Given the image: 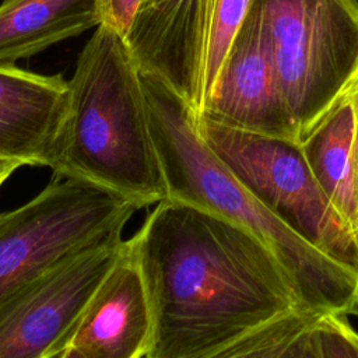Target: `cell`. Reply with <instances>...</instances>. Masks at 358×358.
Wrapping results in <instances>:
<instances>
[{"mask_svg": "<svg viewBox=\"0 0 358 358\" xmlns=\"http://www.w3.org/2000/svg\"><path fill=\"white\" fill-rule=\"evenodd\" d=\"M127 242L151 310L144 358H196L303 308L255 235L196 204L161 200Z\"/></svg>", "mask_w": 358, "mask_h": 358, "instance_id": "cell-1", "label": "cell"}, {"mask_svg": "<svg viewBox=\"0 0 358 358\" xmlns=\"http://www.w3.org/2000/svg\"><path fill=\"white\" fill-rule=\"evenodd\" d=\"M140 83L168 197L207 208L255 235L280 262L303 308L320 316L358 315V274L289 229L246 189L204 141L197 115L168 84L144 71Z\"/></svg>", "mask_w": 358, "mask_h": 358, "instance_id": "cell-2", "label": "cell"}, {"mask_svg": "<svg viewBox=\"0 0 358 358\" xmlns=\"http://www.w3.org/2000/svg\"><path fill=\"white\" fill-rule=\"evenodd\" d=\"M67 106L48 168L134 203L168 197L140 71L124 36L99 24L67 81Z\"/></svg>", "mask_w": 358, "mask_h": 358, "instance_id": "cell-3", "label": "cell"}, {"mask_svg": "<svg viewBox=\"0 0 358 358\" xmlns=\"http://www.w3.org/2000/svg\"><path fill=\"white\" fill-rule=\"evenodd\" d=\"M298 141L345 92L358 71V0H252Z\"/></svg>", "mask_w": 358, "mask_h": 358, "instance_id": "cell-4", "label": "cell"}, {"mask_svg": "<svg viewBox=\"0 0 358 358\" xmlns=\"http://www.w3.org/2000/svg\"><path fill=\"white\" fill-rule=\"evenodd\" d=\"M134 203L53 176L36 196L0 213V305L67 257L122 236Z\"/></svg>", "mask_w": 358, "mask_h": 358, "instance_id": "cell-5", "label": "cell"}, {"mask_svg": "<svg viewBox=\"0 0 358 358\" xmlns=\"http://www.w3.org/2000/svg\"><path fill=\"white\" fill-rule=\"evenodd\" d=\"M197 127L214 154L280 221L358 274V238L320 189L298 141L231 129L201 116Z\"/></svg>", "mask_w": 358, "mask_h": 358, "instance_id": "cell-6", "label": "cell"}, {"mask_svg": "<svg viewBox=\"0 0 358 358\" xmlns=\"http://www.w3.org/2000/svg\"><path fill=\"white\" fill-rule=\"evenodd\" d=\"M123 242L116 236L60 262L0 305V358H55L67 347Z\"/></svg>", "mask_w": 358, "mask_h": 358, "instance_id": "cell-7", "label": "cell"}, {"mask_svg": "<svg viewBox=\"0 0 358 358\" xmlns=\"http://www.w3.org/2000/svg\"><path fill=\"white\" fill-rule=\"evenodd\" d=\"M199 116L231 129L298 141V127L252 1Z\"/></svg>", "mask_w": 358, "mask_h": 358, "instance_id": "cell-8", "label": "cell"}, {"mask_svg": "<svg viewBox=\"0 0 358 358\" xmlns=\"http://www.w3.org/2000/svg\"><path fill=\"white\" fill-rule=\"evenodd\" d=\"M126 41L138 70L159 77L199 116L204 103L206 0H140Z\"/></svg>", "mask_w": 358, "mask_h": 358, "instance_id": "cell-9", "label": "cell"}, {"mask_svg": "<svg viewBox=\"0 0 358 358\" xmlns=\"http://www.w3.org/2000/svg\"><path fill=\"white\" fill-rule=\"evenodd\" d=\"M144 281L123 239L115 262L90 296L67 345L85 358H144L151 340Z\"/></svg>", "mask_w": 358, "mask_h": 358, "instance_id": "cell-10", "label": "cell"}, {"mask_svg": "<svg viewBox=\"0 0 358 358\" xmlns=\"http://www.w3.org/2000/svg\"><path fill=\"white\" fill-rule=\"evenodd\" d=\"M67 81L0 67V155L48 166L67 106Z\"/></svg>", "mask_w": 358, "mask_h": 358, "instance_id": "cell-11", "label": "cell"}, {"mask_svg": "<svg viewBox=\"0 0 358 358\" xmlns=\"http://www.w3.org/2000/svg\"><path fill=\"white\" fill-rule=\"evenodd\" d=\"M99 24V0H3L0 67L15 66Z\"/></svg>", "mask_w": 358, "mask_h": 358, "instance_id": "cell-12", "label": "cell"}, {"mask_svg": "<svg viewBox=\"0 0 358 358\" xmlns=\"http://www.w3.org/2000/svg\"><path fill=\"white\" fill-rule=\"evenodd\" d=\"M352 140L354 109L344 92L299 144L327 200L358 238V190Z\"/></svg>", "mask_w": 358, "mask_h": 358, "instance_id": "cell-13", "label": "cell"}, {"mask_svg": "<svg viewBox=\"0 0 358 358\" xmlns=\"http://www.w3.org/2000/svg\"><path fill=\"white\" fill-rule=\"evenodd\" d=\"M319 317L313 310L296 308L196 358H320Z\"/></svg>", "mask_w": 358, "mask_h": 358, "instance_id": "cell-14", "label": "cell"}, {"mask_svg": "<svg viewBox=\"0 0 358 358\" xmlns=\"http://www.w3.org/2000/svg\"><path fill=\"white\" fill-rule=\"evenodd\" d=\"M250 1L252 0H206L204 99L217 80L231 42L248 14Z\"/></svg>", "mask_w": 358, "mask_h": 358, "instance_id": "cell-15", "label": "cell"}, {"mask_svg": "<svg viewBox=\"0 0 358 358\" xmlns=\"http://www.w3.org/2000/svg\"><path fill=\"white\" fill-rule=\"evenodd\" d=\"M320 358H358V333L347 317L320 316L316 324Z\"/></svg>", "mask_w": 358, "mask_h": 358, "instance_id": "cell-16", "label": "cell"}, {"mask_svg": "<svg viewBox=\"0 0 358 358\" xmlns=\"http://www.w3.org/2000/svg\"><path fill=\"white\" fill-rule=\"evenodd\" d=\"M140 0H99L101 24L127 36Z\"/></svg>", "mask_w": 358, "mask_h": 358, "instance_id": "cell-17", "label": "cell"}, {"mask_svg": "<svg viewBox=\"0 0 358 358\" xmlns=\"http://www.w3.org/2000/svg\"><path fill=\"white\" fill-rule=\"evenodd\" d=\"M345 95L351 101L354 109V140H352V161H354V171H355V182L358 190V71L355 73L354 78L351 80L350 85L345 90Z\"/></svg>", "mask_w": 358, "mask_h": 358, "instance_id": "cell-18", "label": "cell"}, {"mask_svg": "<svg viewBox=\"0 0 358 358\" xmlns=\"http://www.w3.org/2000/svg\"><path fill=\"white\" fill-rule=\"evenodd\" d=\"M29 166L24 159L20 158H11L0 155V187L4 185V182L20 168Z\"/></svg>", "mask_w": 358, "mask_h": 358, "instance_id": "cell-19", "label": "cell"}, {"mask_svg": "<svg viewBox=\"0 0 358 358\" xmlns=\"http://www.w3.org/2000/svg\"><path fill=\"white\" fill-rule=\"evenodd\" d=\"M55 358H85V355L80 350H77L76 347L67 345Z\"/></svg>", "mask_w": 358, "mask_h": 358, "instance_id": "cell-20", "label": "cell"}]
</instances>
